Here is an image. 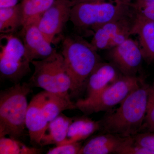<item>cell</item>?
Returning a JSON list of instances; mask_svg holds the SVG:
<instances>
[{
    "label": "cell",
    "mask_w": 154,
    "mask_h": 154,
    "mask_svg": "<svg viewBox=\"0 0 154 154\" xmlns=\"http://www.w3.org/2000/svg\"><path fill=\"white\" fill-rule=\"evenodd\" d=\"M34 71L30 79L32 87L42 88L50 94L71 98V77L61 53L55 51L44 59L33 60Z\"/></svg>",
    "instance_id": "cell-5"
},
{
    "label": "cell",
    "mask_w": 154,
    "mask_h": 154,
    "mask_svg": "<svg viewBox=\"0 0 154 154\" xmlns=\"http://www.w3.org/2000/svg\"><path fill=\"white\" fill-rule=\"evenodd\" d=\"M135 17L133 10L126 17L101 25L93 32L91 44L99 51L109 50L124 42L132 35Z\"/></svg>",
    "instance_id": "cell-8"
},
{
    "label": "cell",
    "mask_w": 154,
    "mask_h": 154,
    "mask_svg": "<svg viewBox=\"0 0 154 154\" xmlns=\"http://www.w3.org/2000/svg\"><path fill=\"white\" fill-rule=\"evenodd\" d=\"M0 40L1 78L17 84L31 72L32 60L22 39L14 33L1 34Z\"/></svg>",
    "instance_id": "cell-6"
},
{
    "label": "cell",
    "mask_w": 154,
    "mask_h": 154,
    "mask_svg": "<svg viewBox=\"0 0 154 154\" xmlns=\"http://www.w3.org/2000/svg\"><path fill=\"white\" fill-rule=\"evenodd\" d=\"M100 129L99 120L95 121L86 116L74 117L66 137L59 145L85 140Z\"/></svg>",
    "instance_id": "cell-16"
},
{
    "label": "cell",
    "mask_w": 154,
    "mask_h": 154,
    "mask_svg": "<svg viewBox=\"0 0 154 154\" xmlns=\"http://www.w3.org/2000/svg\"><path fill=\"white\" fill-rule=\"evenodd\" d=\"M154 131V81L150 85L146 113L141 132Z\"/></svg>",
    "instance_id": "cell-22"
},
{
    "label": "cell",
    "mask_w": 154,
    "mask_h": 154,
    "mask_svg": "<svg viewBox=\"0 0 154 154\" xmlns=\"http://www.w3.org/2000/svg\"><path fill=\"white\" fill-rule=\"evenodd\" d=\"M23 25L21 5L0 8V32L2 34L14 33Z\"/></svg>",
    "instance_id": "cell-19"
},
{
    "label": "cell",
    "mask_w": 154,
    "mask_h": 154,
    "mask_svg": "<svg viewBox=\"0 0 154 154\" xmlns=\"http://www.w3.org/2000/svg\"><path fill=\"white\" fill-rule=\"evenodd\" d=\"M55 0H22L21 5L23 25L40 18Z\"/></svg>",
    "instance_id": "cell-20"
},
{
    "label": "cell",
    "mask_w": 154,
    "mask_h": 154,
    "mask_svg": "<svg viewBox=\"0 0 154 154\" xmlns=\"http://www.w3.org/2000/svg\"><path fill=\"white\" fill-rule=\"evenodd\" d=\"M149 87L144 79L121 102L118 108L99 120L102 133L129 137L141 132L146 113Z\"/></svg>",
    "instance_id": "cell-1"
},
{
    "label": "cell",
    "mask_w": 154,
    "mask_h": 154,
    "mask_svg": "<svg viewBox=\"0 0 154 154\" xmlns=\"http://www.w3.org/2000/svg\"><path fill=\"white\" fill-rule=\"evenodd\" d=\"M108 50L107 56L110 62L122 75L136 76L140 71L144 59L137 41L129 37Z\"/></svg>",
    "instance_id": "cell-9"
},
{
    "label": "cell",
    "mask_w": 154,
    "mask_h": 154,
    "mask_svg": "<svg viewBox=\"0 0 154 154\" xmlns=\"http://www.w3.org/2000/svg\"><path fill=\"white\" fill-rule=\"evenodd\" d=\"M32 88L29 83H18L1 91L0 137L8 135L19 140L23 136L29 105L27 96Z\"/></svg>",
    "instance_id": "cell-3"
},
{
    "label": "cell",
    "mask_w": 154,
    "mask_h": 154,
    "mask_svg": "<svg viewBox=\"0 0 154 154\" xmlns=\"http://www.w3.org/2000/svg\"><path fill=\"white\" fill-rule=\"evenodd\" d=\"M105 1V0H72L73 5H75L78 3L82 2H97V1ZM116 3H131L132 2V0H115Z\"/></svg>",
    "instance_id": "cell-28"
},
{
    "label": "cell",
    "mask_w": 154,
    "mask_h": 154,
    "mask_svg": "<svg viewBox=\"0 0 154 154\" xmlns=\"http://www.w3.org/2000/svg\"><path fill=\"white\" fill-rule=\"evenodd\" d=\"M38 19L25 23L20 32L21 39L32 61L44 59L56 51L38 28Z\"/></svg>",
    "instance_id": "cell-11"
},
{
    "label": "cell",
    "mask_w": 154,
    "mask_h": 154,
    "mask_svg": "<svg viewBox=\"0 0 154 154\" xmlns=\"http://www.w3.org/2000/svg\"><path fill=\"white\" fill-rule=\"evenodd\" d=\"M119 154H154L147 149L136 143L132 137H130L126 144L122 149Z\"/></svg>",
    "instance_id": "cell-26"
},
{
    "label": "cell",
    "mask_w": 154,
    "mask_h": 154,
    "mask_svg": "<svg viewBox=\"0 0 154 154\" xmlns=\"http://www.w3.org/2000/svg\"><path fill=\"white\" fill-rule=\"evenodd\" d=\"M73 6L72 0H55L38 19V28L52 44L70 20Z\"/></svg>",
    "instance_id": "cell-10"
},
{
    "label": "cell",
    "mask_w": 154,
    "mask_h": 154,
    "mask_svg": "<svg viewBox=\"0 0 154 154\" xmlns=\"http://www.w3.org/2000/svg\"><path fill=\"white\" fill-rule=\"evenodd\" d=\"M131 2L113 4L102 1L78 3L72 8L70 21L77 30L94 31L101 25L131 14Z\"/></svg>",
    "instance_id": "cell-4"
},
{
    "label": "cell",
    "mask_w": 154,
    "mask_h": 154,
    "mask_svg": "<svg viewBox=\"0 0 154 154\" xmlns=\"http://www.w3.org/2000/svg\"><path fill=\"white\" fill-rule=\"evenodd\" d=\"M40 149L25 145L19 140L5 137H0L1 154H36Z\"/></svg>",
    "instance_id": "cell-21"
},
{
    "label": "cell",
    "mask_w": 154,
    "mask_h": 154,
    "mask_svg": "<svg viewBox=\"0 0 154 154\" xmlns=\"http://www.w3.org/2000/svg\"><path fill=\"white\" fill-rule=\"evenodd\" d=\"M122 75L113 63L101 62L87 80L86 98H91L97 95L118 80Z\"/></svg>",
    "instance_id": "cell-13"
},
{
    "label": "cell",
    "mask_w": 154,
    "mask_h": 154,
    "mask_svg": "<svg viewBox=\"0 0 154 154\" xmlns=\"http://www.w3.org/2000/svg\"><path fill=\"white\" fill-rule=\"evenodd\" d=\"M42 108L48 123L54 119L64 110L76 109L75 102L71 98L54 95L44 91Z\"/></svg>",
    "instance_id": "cell-18"
},
{
    "label": "cell",
    "mask_w": 154,
    "mask_h": 154,
    "mask_svg": "<svg viewBox=\"0 0 154 154\" xmlns=\"http://www.w3.org/2000/svg\"><path fill=\"white\" fill-rule=\"evenodd\" d=\"M135 13L132 35L137 36L144 60L148 63L154 64V22Z\"/></svg>",
    "instance_id": "cell-15"
},
{
    "label": "cell",
    "mask_w": 154,
    "mask_h": 154,
    "mask_svg": "<svg viewBox=\"0 0 154 154\" xmlns=\"http://www.w3.org/2000/svg\"><path fill=\"white\" fill-rule=\"evenodd\" d=\"M134 1V0H132ZM138 1H145V2H154V0H138Z\"/></svg>",
    "instance_id": "cell-29"
},
{
    "label": "cell",
    "mask_w": 154,
    "mask_h": 154,
    "mask_svg": "<svg viewBox=\"0 0 154 154\" xmlns=\"http://www.w3.org/2000/svg\"><path fill=\"white\" fill-rule=\"evenodd\" d=\"M97 51L81 36L69 35L63 38L61 53L72 80L71 97L79 96L86 89L89 76L102 62Z\"/></svg>",
    "instance_id": "cell-2"
},
{
    "label": "cell",
    "mask_w": 154,
    "mask_h": 154,
    "mask_svg": "<svg viewBox=\"0 0 154 154\" xmlns=\"http://www.w3.org/2000/svg\"><path fill=\"white\" fill-rule=\"evenodd\" d=\"M136 143L147 149L154 154V131H144L132 136Z\"/></svg>",
    "instance_id": "cell-24"
},
{
    "label": "cell",
    "mask_w": 154,
    "mask_h": 154,
    "mask_svg": "<svg viewBox=\"0 0 154 154\" xmlns=\"http://www.w3.org/2000/svg\"><path fill=\"white\" fill-rule=\"evenodd\" d=\"M130 137L111 133L94 136L82 145L79 154H119Z\"/></svg>",
    "instance_id": "cell-12"
},
{
    "label": "cell",
    "mask_w": 154,
    "mask_h": 154,
    "mask_svg": "<svg viewBox=\"0 0 154 154\" xmlns=\"http://www.w3.org/2000/svg\"><path fill=\"white\" fill-rule=\"evenodd\" d=\"M44 91L32 98L28 105L25 125L31 143L39 145L48 122L42 108Z\"/></svg>",
    "instance_id": "cell-14"
},
{
    "label": "cell",
    "mask_w": 154,
    "mask_h": 154,
    "mask_svg": "<svg viewBox=\"0 0 154 154\" xmlns=\"http://www.w3.org/2000/svg\"><path fill=\"white\" fill-rule=\"evenodd\" d=\"M82 145L79 142L56 146L50 149L47 154H79Z\"/></svg>",
    "instance_id": "cell-25"
},
{
    "label": "cell",
    "mask_w": 154,
    "mask_h": 154,
    "mask_svg": "<svg viewBox=\"0 0 154 154\" xmlns=\"http://www.w3.org/2000/svg\"><path fill=\"white\" fill-rule=\"evenodd\" d=\"M73 118L61 113L48 124L40 140L39 145L58 146L66 137L69 127Z\"/></svg>",
    "instance_id": "cell-17"
},
{
    "label": "cell",
    "mask_w": 154,
    "mask_h": 154,
    "mask_svg": "<svg viewBox=\"0 0 154 154\" xmlns=\"http://www.w3.org/2000/svg\"><path fill=\"white\" fill-rule=\"evenodd\" d=\"M19 0H0V8L13 7L18 5Z\"/></svg>",
    "instance_id": "cell-27"
},
{
    "label": "cell",
    "mask_w": 154,
    "mask_h": 154,
    "mask_svg": "<svg viewBox=\"0 0 154 154\" xmlns=\"http://www.w3.org/2000/svg\"><path fill=\"white\" fill-rule=\"evenodd\" d=\"M144 79L143 76L122 75L101 92L90 98L80 99L75 102L76 109L85 115L109 111L120 104Z\"/></svg>",
    "instance_id": "cell-7"
},
{
    "label": "cell",
    "mask_w": 154,
    "mask_h": 154,
    "mask_svg": "<svg viewBox=\"0 0 154 154\" xmlns=\"http://www.w3.org/2000/svg\"><path fill=\"white\" fill-rule=\"evenodd\" d=\"M131 4L136 13L154 22V2L134 0Z\"/></svg>",
    "instance_id": "cell-23"
}]
</instances>
